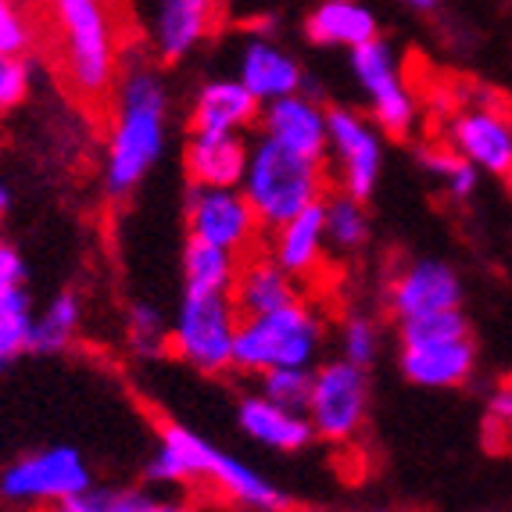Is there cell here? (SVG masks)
I'll use <instances>...</instances> for the list:
<instances>
[{
  "instance_id": "obj_19",
  "label": "cell",
  "mask_w": 512,
  "mask_h": 512,
  "mask_svg": "<svg viewBox=\"0 0 512 512\" xmlns=\"http://www.w3.org/2000/svg\"><path fill=\"white\" fill-rule=\"evenodd\" d=\"M248 158L251 140L237 133H187V144H183V169L190 187H240Z\"/></svg>"
},
{
  "instance_id": "obj_40",
  "label": "cell",
  "mask_w": 512,
  "mask_h": 512,
  "mask_svg": "<svg viewBox=\"0 0 512 512\" xmlns=\"http://www.w3.org/2000/svg\"><path fill=\"white\" fill-rule=\"evenodd\" d=\"M505 187H509V197H512V172L505 176Z\"/></svg>"
},
{
  "instance_id": "obj_28",
  "label": "cell",
  "mask_w": 512,
  "mask_h": 512,
  "mask_svg": "<svg viewBox=\"0 0 512 512\" xmlns=\"http://www.w3.org/2000/svg\"><path fill=\"white\" fill-rule=\"evenodd\" d=\"M419 169L427 172L430 180H437L444 187V194L452 201H470L480 190V172L470 162H462L452 147L434 144L419 151Z\"/></svg>"
},
{
  "instance_id": "obj_5",
  "label": "cell",
  "mask_w": 512,
  "mask_h": 512,
  "mask_svg": "<svg viewBox=\"0 0 512 512\" xmlns=\"http://www.w3.org/2000/svg\"><path fill=\"white\" fill-rule=\"evenodd\" d=\"M326 326L305 301L283 305L265 316H244L233 344V369L262 376L269 369H312L323 355Z\"/></svg>"
},
{
  "instance_id": "obj_6",
  "label": "cell",
  "mask_w": 512,
  "mask_h": 512,
  "mask_svg": "<svg viewBox=\"0 0 512 512\" xmlns=\"http://www.w3.org/2000/svg\"><path fill=\"white\" fill-rule=\"evenodd\" d=\"M240 312L230 294L183 291L180 308L169 323V351L190 369L205 376H222L233 369Z\"/></svg>"
},
{
  "instance_id": "obj_3",
  "label": "cell",
  "mask_w": 512,
  "mask_h": 512,
  "mask_svg": "<svg viewBox=\"0 0 512 512\" xmlns=\"http://www.w3.org/2000/svg\"><path fill=\"white\" fill-rule=\"evenodd\" d=\"M61 40V69L86 101L111 97L119 79V36L108 0H47Z\"/></svg>"
},
{
  "instance_id": "obj_29",
  "label": "cell",
  "mask_w": 512,
  "mask_h": 512,
  "mask_svg": "<svg viewBox=\"0 0 512 512\" xmlns=\"http://www.w3.org/2000/svg\"><path fill=\"white\" fill-rule=\"evenodd\" d=\"M337 344H341L337 359L351 362V366L359 369H373L376 359H380V348H384V330L366 312H351V316H344Z\"/></svg>"
},
{
  "instance_id": "obj_41",
  "label": "cell",
  "mask_w": 512,
  "mask_h": 512,
  "mask_svg": "<svg viewBox=\"0 0 512 512\" xmlns=\"http://www.w3.org/2000/svg\"><path fill=\"white\" fill-rule=\"evenodd\" d=\"M366 512H384V509H366Z\"/></svg>"
},
{
  "instance_id": "obj_15",
  "label": "cell",
  "mask_w": 512,
  "mask_h": 512,
  "mask_svg": "<svg viewBox=\"0 0 512 512\" xmlns=\"http://www.w3.org/2000/svg\"><path fill=\"white\" fill-rule=\"evenodd\" d=\"M477 341L455 337V341H427V344H402L398 369L409 384L427 391H455L466 387L477 376Z\"/></svg>"
},
{
  "instance_id": "obj_31",
  "label": "cell",
  "mask_w": 512,
  "mask_h": 512,
  "mask_svg": "<svg viewBox=\"0 0 512 512\" xmlns=\"http://www.w3.org/2000/svg\"><path fill=\"white\" fill-rule=\"evenodd\" d=\"M455 337H473L470 319L462 316V308H452V312H434V316H419V319H409V323H398V341L402 344L455 341Z\"/></svg>"
},
{
  "instance_id": "obj_26",
  "label": "cell",
  "mask_w": 512,
  "mask_h": 512,
  "mask_svg": "<svg viewBox=\"0 0 512 512\" xmlns=\"http://www.w3.org/2000/svg\"><path fill=\"white\" fill-rule=\"evenodd\" d=\"M83 326V298L79 291H58L43 312L33 316V355H58L79 337Z\"/></svg>"
},
{
  "instance_id": "obj_11",
  "label": "cell",
  "mask_w": 512,
  "mask_h": 512,
  "mask_svg": "<svg viewBox=\"0 0 512 512\" xmlns=\"http://www.w3.org/2000/svg\"><path fill=\"white\" fill-rule=\"evenodd\" d=\"M183 222H187V237L212 244V248L230 251L237 258L255 255L258 248V222L255 208L240 187L219 190V187H190L183 194Z\"/></svg>"
},
{
  "instance_id": "obj_21",
  "label": "cell",
  "mask_w": 512,
  "mask_h": 512,
  "mask_svg": "<svg viewBox=\"0 0 512 512\" xmlns=\"http://www.w3.org/2000/svg\"><path fill=\"white\" fill-rule=\"evenodd\" d=\"M380 36L376 11L362 0H319L305 15V40L323 51H359Z\"/></svg>"
},
{
  "instance_id": "obj_8",
  "label": "cell",
  "mask_w": 512,
  "mask_h": 512,
  "mask_svg": "<svg viewBox=\"0 0 512 512\" xmlns=\"http://www.w3.org/2000/svg\"><path fill=\"white\" fill-rule=\"evenodd\" d=\"M384 133L355 108H326V162L337 190L366 205L384 176Z\"/></svg>"
},
{
  "instance_id": "obj_35",
  "label": "cell",
  "mask_w": 512,
  "mask_h": 512,
  "mask_svg": "<svg viewBox=\"0 0 512 512\" xmlns=\"http://www.w3.org/2000/svg\"><path fill=\"white\" fill-rule=\"evenodd\" d=\"M11 308H33L26 291V258L18 255L15 244L0 240V312Z\"/></svg>"
},
{
  "instance_id": "obj_23",
  "label": "cell",
  "mask_w": 512,
  "mask_h": 512,
  "mask_svg": "<svg viewBox=\"0 0 512 512\" xmlns=\"http://www.w3.org/2000/svg\"><path fill=\"white\" fill-rule=\"evenodd\" d=\"M230 298L237 305L240 319L265 316V312H276V308L298 301V280L283 273L269 255H248L240 258Z\"/></svg>"
},
{
  "instance_id": "obj_22",
  "label": "cell",
  "mask_w": 512,
  "mask_h": 512,
  "mask_svg": "<svg viewBox=\"0 0 512 512\" xmlns=\"http://www.w3.org/2000/svg\"><path fill=\"white\" fill-rule=\"evenodd\" d=\"M326 222H323V201L305 212H298L294 219H287L283 226H276L269 233V258L280 265L283 273L294 280H308L316 276L326 262Z\"/></svg>"
},
{
  "instance_id": "obj_27",
  "label": "cell",
  "mask_w": 512,
  "mask_h": 512,
  "mask_svg": "<svg viewBox=\"0 0 512 512\" xmlns=\"http://www.w3.org/2000/svg\"><path fill=\"white\" fill-rule=\"evenodd\" d=\"M323 222H326V248L333 255H355L369 244V233H373V219H369V208L355 197L333 190L323 197Z\"/></svg>"
},
{
  "instance_id": "obj_18",
  "label": "cell",
  "mask_w": 512,
  "mask_h": 512,
  "mask_svg": "<svg viewBox=\"0 0 512 512\" xmlns=\"http://www.w3.org/2000/svg\"><path fill=\"white\" fill-rule=\"evenodd\" d=\"M262 104L248 94V86L237 76H215L194 90L190 101V133H237L248 137V129L258 126Z\"/></svg>"
},
{
  "instance_id": "obj_17",
  "label": "cell",
  "mask_w": 512,
  "mask_h": 512,
  "mask_svg": "<svg viewBox=\"0 0 512 512\" xmlns=\"http://www.w3.org/2000/svg\"><path fill=\"white\" fill-rule=\"evenodd\" d=\"M258 133L294 154L326 162V108L305 90L265 104L258 115Z\"/></svg>"
},
{
  "instance_id": "obj_30",
  "label": "cell",
  "mask_w": 512,
  "mask_h": 512,
  "mask_svg": "<svg viewBox=\"0 0 512 512\" xmlns=\"http://www.w3.org/2000/svg\"><path fill=\"white\" fill-rule=\"evenodd\" d=\"M126 333H129L133 351L144 355V359H154V355L169 351V323H165V316L151 301H137V305L129 308Z\"/></svg>"
},
{
  "instance_id": "obj_7",
  "label": "cell",
  "mask_w": 512,
  "mask_h": 512,
  "mask_svg": "<svg viewBox=\"0 0 512 512\" xmlns=\"http://www.w3.org/2000/svg\"><path fill=\"white\" fill-rule=\"evenodd\" d=\"M351 76L359 83L362 97L369 104L373 126L391 140H405L419 126V101L412 94L409 79L402 72V58L394 51V43L376 36L373 43L348 54Z\"/></svg>"
},
{
  "instance_id": "obj_4",
  "label": "cell",
  "mask_w": 512,
  "mask_h": 512,
  "mask_svg": "<svg viewBox=\"0 0 512 512\" xmlns=\"http://www.w3.org/2000/svg\"><path fill=\"white\" fill-rule=\"evenodd\" d=\"M326 162L294 154L273 140H251L248 172H244V197L255 208L265 233H273L287 219H294L305 208L319 205L326 197Z\"/></svg>"
},
{
  "instance_id": "obj_36",
  "label": "cell",
  "mask_w": 512,
  "mask_h": 512,
  "mask_svg": "<svg viewBox=\"0 0 512 512\" xmlns=\"http://www.w3.org/2000/svg\"><path fill=\"white\" fill-rule=\"evenodd\" d=\"M33 47V22L18 0H0V54H26Z\"/></svg>"
},
{
  "instance_id": "obj_16",
  "label": "cell",
  "mask_w": 512,
  "mask_h": 512,
  "mask_svg": "<svg viewBox=\"0 0 512 512\" xmlns=\"http://www.w3.org/2000/svg\"><path fill=\"white\" fill-rule=\"evenodd\" d=\"M237 79L248 86V94L262 108L291 94H301V86H305L301 61L280 40H269V36H248L244 40L237 54Z\"/></svg>"
},
{
  "instance_id": "obj_1",
  "label": "cell",
  "mask_w": 512,
  "mask_h": 512,
  "mask_svg": "<svg viewBox=\"0 0 512 512\" xmlns=\"http://www.w3.org/2000/svg\"><path fill=\"white\" fill-rule=\"evenodd\" d=\"M172 97L151 61L133 58L111 90V126L104 140L101 187L108 201H126L162 162L169 144Z\"/></svg>"
},
{
  "instance_id": "obj_34",
  "label": "cell",
  "mask_w": 512,
  "mask_h": 512,
  "mask_svg": "<svg viewBox=\"0 0 512 512\" xmlns=\"http://www.w3.org/2000/svg\"><path fill=\"white\" fill-rule=\"evenodd\" d=\"M33 94V61L26 54H0V115L15 111Z\"/></svg>"
},
{
  "instance_id": "obj_33",
  "label": "cell",
  "mask_w": 512,
  "mask_h": 512,
  "mask_svg": "<svg viewBox=\"0 0 512 512\" xmlns=\"http://www.w3.org/2000/svg\"><path fill=\"white\" fill-rule=\"evenodd\" d=\"M29 351H33V308L0 312V373H8Z\"/></svg>"
},
{
  "instance_id": "obj_39",
  "label": "cell",
  "mask_w": 512,
  "mask_h": 512,
  "mask_svg": "<svg viewBox=\"0 0 512 512\" xmlns=\"http://www.w3.org/2000/svg\"><path fill=\"white\" fill-rule=\"evenodd\" d=\"M11 201H15V194H11V183L4 180V176H0V215L8 212V208H11Z\"/></svg>"
},
{
  "instance_id": "obj_20",
  "label": "cell",
  "mask_w": 512,
  "mask_h": 512,
  "mask_svg": "<svg viewBox=\"0 0 512 512\" xmlns=\"http://www.w3.org/2000/svg\"><path fill=\"white\" fill-rule=\"evenodd\" d=\"M237 427L244 430V437L280 455H298L316 441V430H312L305 412L283 409L258 391L244 394L237 402Z\"/></svg>"
},
{
  "instance_id": "obj_32",
  "label": "cell",
  "mask_w": 512,
  "mask_h": 512,
  "mask_svg": "<svg viewBox=\"0 0 512 512\" xmlns=\"http://www.w3.org/2000/svg\"><path fill=\"white\" fill-rule=\"evenodd\" d=\"M258 394L283 409L305 412L308 394H312V369H269L258 376Z\"/></svg>"
},
{
  "instance_id": "obj_12",
  "label": "cell",
  "mask_w": 512,
  "mask_h": 512,
  "mask_svg": "<svg viewBox=\"0 0 512 512\" xmlns=\"http://www.w3.org/2000/svg\"><path fill=\"white\" fill-rule=\"evenodd\" d=\"M444 147H452L480 176L505 180L512 172V115L495 104L452 111V119L444 122Z\"/></svg>"
},
{
  "instance_id": "obj_14",
  "label": "cell",
  "mask_w": 512,
  "mask_h": 512,
  "mask_svg": "<svg viewBox=\"0 0 512 512\" xmlns=\"http://www.w3.org/2000/svg\"><path fill=\"white\" fill-rule=\"evenodd\" d=\"M222 0H151L147 4V40L162 65L190 58L215 33Z\"/></svg>"
},
{
  "instance_id": "obj_9",
  "label": "cell",
  "mask_w": 512,
  "mask_h": 512,
  "mask_svg": "<svg viewBox=\"0 0 512 512\" xmlns=\"http://www.w3.org/2000/svg\"><path fill=\"white\" fill-rule=\"evenodd\" d=\"M369 402H373L369 369L351 366L344 359H326L312 369V394H308L305 416L316 430V441H355L366 430Z\"/></svg>"
},
{
  "instance_id": "obj_10",
  "label": "cell",
  "mask_w": 512,
  "mask_h": 512,
  "mask_svg": "<svg viewBox=\"0 0 512 512\" xmlns=\"http://www.w3.org/2000/svg\"><path fill=\"white\" fill-rule=\"evenodd\" d=\"M94 487L90 462L76 444H47L0 470V498L15 505H58Z\"/></svg>"
},
{
  "instance_id": "obj_24",
  "label": "cell",
  "mask_w": 512,
  "mask_h": 512,
  "mask_svg": "<svg viewBox=\"0 0 512 512\" xmlns=\"http://www.w3.org/2000/svg\"><path fill=\"white\" fill-rule=\"evenodd\" d=\"M47 512H197L194 505L162 498L144 487H90L83 495L65 498Z\"/></svg>"
},
{
  "instance_id": "obj_13",
  "label": "cell",
  "mask_w": 512,
  "mask_h": 512,
  "mask_svg": "<svg viewBox=\"0 0 512 512\" xmlns=\"http://www.w3.org/2000/svg\"><path fill=\"white\" fill-rule=\"evenodd\" d=\"M462 298H466V287H462L459 269L444 258H412L387 280L384 291L394 323L452 312V308H462Z\"/></svg>"
},
{
  "instance_id": "obj_38",
  "label": "cell",
  "mask_w": 512,
  "mask_h": 512,
  "mask_svg": "<svg viewBox=\"0 0 512 512\" xmlns=\"http://www.w3.org/2000/svg\"><path fill=\"white\" fill-rule=\"evenodd\" d=\"M405 8H412V11H419V15H430V11H437V4L441 0H402Z\"/></svg>"
},
{
  "instance_id": "obj_2",
  "label": "cell",
  "mask_w": 512,
  "mask_h": 512,
  "mask_svg": "<svg viewBox=\"0 0 512 512\" xmlns=\"http://www.w3.org/2000/svg\"><path fill=\"white\" fill-rule=\"evenodd\" d=\"M144 477L158 487L205 484L215 495L230 498L233 505L248 512H283L291 498L283 495L262 470L248 466L244 459L230 455L215 441L201 437L183 423H165L151 459L144 466Z\"/></svg>"
},
{
  "instance_id": "obj_37",
  "label": "cell",
  "mask_w": 512,
  "mask_h": 512,
  "mask_svg": "<svg viewBox=\"0 0 512 512\" xmlns=\"http://www.w3.org/2000/svg\"><path fill=\"white\" fill-rule=\"evenodd\" d=\"M484 427L495 441H498V434H512V384L498 387V391L487 398Z\"/></svg>"
},
{
  "instance_id": "obj_25",
  "label": "cell",
  "mask_w": 512,
  "mask_h": 512,
  "mask_svg": "<svg viewBox=\"0 0 512 512\" xmlns=\"http://www.w3.org/2000/svg\"><path fill=\"white\" fill-rule=\"evenodd\" d=\"M183 291L194 294H230L233 280H237L240 258L230 251L212 248V244H201V240H190L183 244Z\"/></svg>"
}]
</instances>
